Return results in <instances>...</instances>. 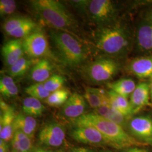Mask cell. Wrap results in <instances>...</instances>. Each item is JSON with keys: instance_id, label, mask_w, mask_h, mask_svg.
Here are the masks:
<instances>
[{"instance_id": "1f68e13d", "label": "cell", "mask_w": 152, "mask_h": 152, "mask_svg": "<svg viewBox=\"0 0 152 152\" xmlns=\"http://www.w3.org/2000/svg\"><path fill=\"white\" fill-rule=\"evenodd\" d=\"M16 2L14 0L0 1V15L1 17L12 14L16 10Z\"/></svg>"}, {"instance_id": "44dd1931", "label": "cell", "mask_w": 152, "mask_h": 152, "mask_svg": "<svg viewBox=\"0 0 152 152\" xmlns=\"http://www.w3.org/2000/svg\"><path fill=\"white\" fill-rule=\"evenodd\" d=\"M137 42L142 50L152 51V25L149 22L142 23L139 28Z\"/></svg>"}, {"instance_id": "d6986e66", "label": "cell", "mask_w": 152, "mask_h": 152, "mask_svg": "<svg viewBox=\"0 0 152 152\" xmlns=\"http://www.w3.org/2000/svg\"><path fill=\"white\" fill-rule=\"evenodd\" d=\"M107 87L114 92L128 99L136 87L135 81L131 78H121L115 81L108 82Z\"/></svg>"}, {"instance_id": "2e32d148", "label": "cell", "mask_w": 152, "mask_h": 152, "mask_svg": "<svg viewBox=\"0 0 152 152\" xmlns=\"http://www.w3.org/2000/svg\"><path fill=\"white\" fill-rule=\"evenodd\" d=\"M128 69L137 78L152 79V56L134 59L128 65Z\"/></svg>"}, {"instance_id": "7402d4cb", "label": "cell", "mask_w": 152, "mask_h": 152, "mask_svg": "<svg viewBox=\"0 0 152 152\" xmlns=\"http://www.w3.org/2000/svg\"><path fill=\"white\" fill-rule=\"evenodd\" d=\"M110 105L121 113L130 118L132 114L130 102L125 98L112 90L108 91Z\"/></svg>"}, {"instance_id": "f546056e", "label": "cell", "mask_w": 152, "mask_h": 152, "mask_svg": "<svg viewBox=\"0 0 152 152\" xmlns=\"http://www.w3.org/2000/svg\"><path fill=\"white\" fill-rule=\"evenodd\" d=\"M14 137L16 139L20 147L24 152H32L34 149L32 138L19 131L14 132Z\"/></svg>"}, {"instance_id": "ab89813d", "label": "cell", "mask_w": 152, "mask_h": 152, "mask_svg": "<svg viewBox=\"0 0 152 152\" xmlns=\"http://www.w3.org/2000/svg\"><path fill=\"white\" fill-rule=\"evenodd\" d=\"M150 94L151 98L152 99V79H151V81L150 82Z\"/></svg>"}, {"instance_id": "f1b7e54d", "label": "cell", "mask_w": 152, "mask_h": 152, "mask_svg": "<svg viewBox=\"0 0 152 152\" xmlns=\"http://www.w3.org/2000/svg\"><path fill=\"white\" fill-rule=\"evenodd\" d=\"M65 81L66 78L64 76L54 74L44 82V86L47 91L52 93L62 88Z\"/></svg>"}, {"instance_id": "5b68a950", "label": "cell", "mask_w": 152, "mask_h": 152, "mask_svg": "<svg viewBox=\"0 0 152 152\" xmlns=\"http://www.w3.org/2000/svg\"><path fill=\"white\" fill-rule=\"evenodd\" d=\"M24 55L32 59H48L60 63L51 49L46 33L41 27H38L30 35L23 39Z\"/></svg>"}, {"instance_id": "ac0fdd59", "label": "cell", "mask_w": 152, "mask_h": 152, "mask_svg": "<svg viewBox=\"0 0 152 152\" xmlns=\"http://www.w3.org/2000/svg\"><path fill=\"white\" fill-rule=\"evenodd\" d=\"M37 125V121L34 117L24 113H19L16 114L14 120V132L19 131L33 139L36 131Z\"/></svg>"}, {"instance_id": "52a82bcc", "label": "cell", "mask_w": 152, "mask_h": 152, "mask_svg": "<svg viewBox=\"0 0 152 152\" xmlns=\"http://www.w3.org/2000/svg\"><path fill=\"white\" fill-rule=\"evenodd\" d=\"M117 9L110 0H91L86 15L97 27L108 26L116 23Z\"/></svg>"}, {"instance_id": "5bb4252c", "label": "cell", "mask_w": 152, "mask_h": 152, "mask_svg": "<svg viewBox=\"0 0 152 152\" xmlns=\"http://www.w3.org/2000/svg\"><path fill=\"white\" fill-rule=\"evenodd\" d=\"M54 66L48 59H38L28 72L29 78L35 83H44L53 75Z\"/></svg>"}, {"instance_id": "30bf717a", "label": "cell", "mask_w": 152, "mask_h": 152, "mask_svg": "<svg viewBox=\"0 0 152 152\" xmlns=\"http://www.w3.org/2000/svg\"><path fill=\"white\" fill-rule=\"evenodd\" d=\"M71 136L76 141L82 144L102 146L108 145L103 135L94 127L90 126H77L71 132Z\"/></svg>"}, {"instance_id": "603a6c76", "label": "cell", "mask_w": 152, "mask_h": 152, "mask_svg": "<svg viewBox=\"0 0 152 152\" xmlns=\"http://www.w3.org/2000/svg\"><path fill=\"white\" fill-rule=\"evenodd\" d=\"M22 109L24 114L33 117H37L42 115L45 108L39 100L29 96L24 99Z\"/></svg>"}, {"instance_id": "8fae6325", "label": "cell", "mask_w": 152, "mask_h": 152, "mask_svg": "<svg viewBox=\"0 0 152 152\" xmlns=\"http://www.w3.org/2000/svg\"><path fill=\"white\" fill-rule=\"evenodd\" d=\"M150 83L141 82L136 85L130 100L132 114H136L150 104Z\"/></svg>"}, {"instance_id": "3957f363", "label": "cell", "mask_w": 152, "mask_h": 152, "mask_svg": "<svg viewBox=\"0 0 152 152\" xmlns=\"http://www.w3.org/2000/svg\"><path fill=\"white\" fill-rule=\"evenodd\" d=\"M49 37L56 56L63 64L72 68L83 65L88 58V50L83 40L69 33L51 29Z\"/></svg>"}, {"instance_id": "ffe728a7", "label": "cell", "mask_w": 152, "mask_h": 152, "mask_svg": "<svg viewBox=\"0 0 152 152\" xmlns=\"http://www.w3.org/2000/svg\"><path fill=\"white\" fill-rule=\"evenodd\" d=\"M38 60L32 59L23 56L15 64L8 68L7 73V75L12 78L21 77L29 72L33 65Z\"/></svg>"}, {"instance_id": "b9f144b4", "label": "cell", "mask_w": 152, "mask_h": 152, "mask_svg": "<svg viewBox=\"0 0 152 152\" xmlns=\"http://www.w3.org/2000/svg\"><path fill=\"white\" fill-rule=\"evenodd\" d=\"M100 152H113L112 151H108V150H107V151H100Z\"/></svg>"}, {"instance_id": "cb8c5ba5", "label": "cell", "mask_w": 152, "mask_h": 152, "mask_svg": "<svg viewBox=\"0 0 152 152\" xmlns=\"http://www.w3.org/2000/svg\"><path fill=\"white\" fill-rule=\"evenodd\" d=\"M1 95L6 98L15 97L19 93L16 82L9 75H3L0 80Z\"/></svg>"}, {"instance_id": "e0dca14e", "label": "cell", "mask_w": 152, "mask_h": 152, "mask_svg": "<svg viewBox=\"0 0 152 152\" xmlns=\"http://www.w3.org/2000/svg\"><path fill=\"white\" fill-rule=\"evenodd\" d=\"M83 96L91 108L95 109L103 105H109L108 91L103 89L85 87Z\"/></svg>"}, {"instance_id": "74e56055", "label": "cell", "mask_w": 152, "mask_h": 152, "mask_svg": "<svg viewBox=\"0 0 152 152\" xmlns=\"http://www.w3.org/2000/svg\"><path fill=\"white\" fill-rule=\"evenodd\" d=\"M71 152H94L93 151L84 147H78L74 148L71 151Z\"/></svg>"}, {"instance_id": "7c38bea8", "label": "cell", "mask_w": 152, "mask_h": 152, "mask_svg": "<svg viewBox=\"0 0 152 152\" xmlns=\"http://www.w3.org/2000/svg\"><path fill=\"white\" fill-rule=\"evenodd\" d=\"M86 107V101L83 95L75 92L63 106L62 114L66 118L75 120L85 114Z\"/></svg>"}, {"instance_id": "836d02e7", "label": "cell", "mask_w": 152, "mask_h": 152, "mask_svg": "<svg viewBox=\"0 0 152 152\" xmlns=\"http://www.w3.org/2000/svg\"><path fill=\"white\" fill-rule=\"evenodd\" d=\"M112 109V106L109 105H103L98 108L94 109L93 112L104 118H106L110 113Z\"/></svg>"}, {"instance_id": "f35d334b", "label": "cell", "mask_w": 152, "mask_h": 152, "mask_svg": "<svg viewBox=\"0 0 152 152\" xmlns=\"http://www.w3.org/2000/svg\"><path fill=\"white\" fill-rule=\"evenodd\" d=\"M32 152H53V151L48 148L38 147V148H34Z\"/></svg>"}, {"instance_id": "4fadbf2b", "label": "cell", "mask_w": 152, "mask_h": 152, "mask_svg": "<svg viewBox=\"0 0 152 152\" xmlns=\"http://www.w3.org/2000/svg\"><path fill=\"white\" fill-rule=\"evenodd\" d=\"M1 54L6 66L10 68L24 56L23 39H12L8 41L2 46Z\"/></svg>"}, {"instance_id": "d6a6232c", "label": "cell", "mask_w": 152, "mask_h": 152, "mask_svg": "<svg viewBox=\"0 0 152 152\" xmlns=\"http://www.w3.org/2000/svg\"><path fill=\"white\" fill-rule=\"evenodd\" d=\"M75 9L80 11L82 14L86 15L87 8L89 4V0H78V1H69Z\"/></svg>"}, {"instance_id": "6da1fadb", "label": "cell", "mask_w": 152, "mask_h": 152, "mask_svg": "<svg viewBox=\"0 0 152 152\" xmlns=\"http://www.w3.org/2000/svg\"><path fill=\"white\" fill-rule=\"evenodd\" d=\"M41 21L52 29L69 33L80 39L78 24L61 2L55 0H32L29 2Z\"/></svg>"}, {"instance_id": "9a60e30c", "label": "cell", "mask_w": 152, "mask_h": 152, "mask_svg": "<svg viewBox=\"0 0 152 152\" xmlns=\"http://www.w3.org/2000/svg\"><path fill=\"white\" fill-rule=\"evenodd\" d=\"M16 115L15 109L10 105L7 109L1 111L0 137L6 142L12 141L13 139V125Z\"/></svg>"}, {"instance_id": "9c48e42d", "label": "cell", "mask_w": 152, "mask_h": 152, "mask_svg": "<svg viewBox=\"0 0 152 152\" xmlns=\"http://www.w3.org/2000/svg\"><path fill=\"white\" fill-rule=\"evenodd\" d=\"M38 138L40 143L46 146L60 147L65 142L64 128L56 122L49 123L40 131Z\"/></svg>"}, {"instance_id": "7bdbcfd3", "label": "cell", "mask_w": 152, "mask_h": 152, "mask_svg": "<svg viewBox=\"0 0 152 152\" xmlns=\"http://www.w3.org/2000/svg\"><path fill=\"white\" fill-rule=\"evenodd\" d=\"M63 152V151H58V152Z\"/></svg>"}, {"instance_id": "60d3db41", "label": "cell", "mask_w": 152, "mask_h": 152, "mask_svg": "<svg viewBox=\"0 0 152 152\" xmlns=\"http://www.w3.org/2000/svg\"><path fill=\"white\" fill-rule=\"evenodd\" d=\"M149 23L152 25V12L149 16Z\"/></svg>"}, {"instance_id": "83f0119b", "label": "cell", "mask_w": 152, "mask_h": 152, "mask_svg": "<svg viewBox=\"0 0 152 152\" xmlns=\"http://www.w3.org/2000/svg\"><path fill=\"white\" fill-rule=\"evenodd\" d=\"M31 18L25 16H10L7 18L2 24V30L7 35L23 24L27 22Z\"/></svg>"}, {"instance_id": "8992f818", "label": "cell", "mask_w": 152, "mask_h": 152, "mask_svg": "<svg viewBox=\"0 0 152 152\" xmlns=\"http://www.w3.org/2000/svg\"><path fill=\"white\" fill-rule=\"evenodd\" d=\"M120 69V64L113 58H99L83 68V74L88 81L101 83L110 81Z\"/></svg>"}, {"instance_id": "484cf974", "label": "cell", "mask_w": 152, "mask_h": 152, "mask_svg": "<svg viewBox=\"0 0 152 152\" xmlns=\"http://www.w3.org/2000/svg\"><path fill=\"white\" fill-rule=\"evenodd\" d=\"M70 92L66 88H61L50 94L45 100V103L52 107H59L64 105L70 97Z\"/></svg>"}, {"instance_id": "d590c367", "label": "cell", "mask_w": 152, "mask_h": 152, "mask_svg": "<svg viewBox=\"0 0 152 152\" xmlns=\"http://www.w3.org/2000/svg\"><path fill=\"white\" fill-rule=\"evenodd\" d=\"M122 152H149V151L142 148V147H132L126 148L123 150Z\"/></svg>"}, {"instance_id": "d4e9b609", "label": "cell", "mask_w": 152, "mask_h": 152, "mask_svg": "<svg viewBox=\"0 0 152 152\" xmlns=\"http://www.w3.org/2000/svg\"><path fill=\"white\" fill-rule=\"evenodd\" d=\"M38 26V24L31 18L27 22L12 31L7 36L11 37L13 39H23L33 32Z\"/></svg>"}, {"instance_id": "277c9868", "label": "cell", "mask_w": 152, "mask_h": 152, "mask_svg": "<svg viewBox=\"0 0 152 152\" xmlns=\"http://www.w3.org/2000/svg\"><path fill=\"white\" fill-rule=\"evenodd\" d=\"M91 43L104 54L121 56L129 50L130 36L126 28L117 23L97 27L91 33Z\"/></svg>"}, {"instance_id": "8d00e7d4", "label": "cell", "mask_w": 152, "mask_h": 152, "mask_svg": "<svg viewBox=\"0 0 152 152\" xmlns=\"http://www.w3.org/2000/svg\"><path fill=\"white\" fill-rule=\"evenodd\" d=\"M9 152V147L7 142L0 139V152Z\"/></svg>"}, {"instance_id": "4dcf8cb0", "label": "cell", "mask_w": 152, "mask_h": 152, "mask_svg": "<svg viewBox=\"0 0 152 152\" xmlns=\"http://www.w3.org/2000/svg\"><path fill=\"white\" fill-rule=\"evenodd\" d=\"M105 118L109 120L117 125H120L124 129L126 126H127V124L129 121L130 120V118L121 113L119 111L113 108L112 107L110 113H109L108 116Z\"/></svg>"}, {"instance_id": "e575fe53", "label": "cell", "mask_w": 152, "mask_h": 152, "mask_svg": "<svg viewBox=\"0 0 152 152\" xmlns=\"http://www.w3.org/2000/svg\"><path fill=\"white\" fill-rule=\"evenodd\" d=\"M11 152H25L20 147L16 139L13 137L11 141Z\"/></svg>"}, {"instance_id": "7a4b0ae2", "label": "cell", "mask_w": 152, "mask_h": 152, "mask_svg": "<svg viewBox=\"0 0 152 152\" xmlns=\"http://www.w3.org/2000/svg\"><path fill=\"white\" fill-rule=\"evenodd\" d=\"M77 126H90L97 129L108 142V145L117 149H125L132 147H142L147 144L138 141L127 134L120 125L107 120L94 112L85 113L73 120Z\"/></svg>"}, {"instance_id": "ba28073f", "label": "cell", "mask_w": 152, "mask_h": 152, "mask_svg": "<svg viewBox=\"0 0 152 152\" xmlns=\"http://www.w3.org/2000/svg\"><path fill=\"white\" fill-rule=\"evenodd\" d=\"M127 126L131 134L145 144H152V117L140 115L130 118Z\"/></svg>"}, {"instance_id": "4316f807", "label": "cell", "mask_w": 152, "mask_h": 152, "mask_svg": "<svg viewBox=\"0 0 152 152\" xmlns=\"http://www.w3.org/2000/svg\"><path fill=\"white\" fill-rule=\"evenodd\" d=\"M25 92L30 97L39 100L46 99L51 94L46 90L44 83H34L31 85L25 88Z\"/></svg>"}]
</instances>
